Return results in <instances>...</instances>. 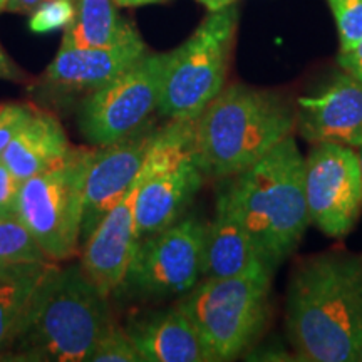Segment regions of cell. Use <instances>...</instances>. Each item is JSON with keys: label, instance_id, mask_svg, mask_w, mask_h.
Masks as SVG:
<instances>
[{"label": "cell", "instance_id": "1", "mask_svg": "<svg viewBox=\"0 0 362 362\" xmlns=\"http://www.w3.org/2000/svg\"><path fill=\"white\" fill-rule=\"evenodd\" d=\"M285 332L298 361L356 362L362 339V260L322 253L292 270Z\"/></svg>", "mask_w": 362, "mask_h": 362}, {"label": "cell", "instance_id": "19", "mask_svg": "<svg viewBox=\"0 0 362 362\" xmlns=\"http://www.w3.org/2000/svg\"><path fill=\"white\" fill-rule=\"evenodd\" d=\"M76 17L66 27L62 47H107L139 34L116 11L115 0H74Z\"/></svg>", "mask_w": 362, "mask_h": 362}, {"label": "cell", "instance_id": "9", "mask_svg": "<svg viewBox=\"0 0 362 362\" xmlns=\"http://www.w3.org/2000/svg\"><path fill=\"white\" fill-rule=\"evenodd\" d=\"M170 52H146L81 104L78 124L94 146L126 138L158 111Z\"/></svg>", "mask_w": 362, "mask_h": 362}, {"label": "cell", "instance_id": "3", "mask_svg": "<svg viewBox=\"0 0 362 362\" xmlns=\"http://www.w3.org/2000/svg\"><path fill=\"white\" fill-rule=\"evenodd\" d=\"M106 298L83 267H49L24 324L0 356L12 361L84 362L107 319Z\"/></svg>", "mask_w": 362, "mask_h": 362}, {"label": "cell", "instance_id": "32", "mask_svg": "<svg viewBox=\"0 0 362 362\" xmlns=\"http://www.w3.org/2000/svg\"><path fill=\"white\" fill-rule=\"evenodd\" d=\"M11 216H13L12 211H8L7 208L0 206V221H4L6 218H11Z\"/></svg>", "mask_w": 362, "mask_h": 362}, {"label": "cell", "instance_id": "35", "mask_svg": "<svg viewBox=\"0 0 362 362\" xmlns=\"http://www.w3.org/2000/svg\"><path fill=\"white\" fill-rule=\"evenodd\" d=\"M6 6H7V0H0V12L6 11Z\"/></svg>", "mask_w": 362, "mask_h": 362}, {"label": "cell", "instance_id": "13", "mask_svg": "<svg viewBox=\"0 0 362 362\" xmlns=\"http://www.w3.org/2000/svg\"><path fill=\"white\" fill-rule=\"evenodd\" d=\"M296 129L312 144L362 148V84L342 72L317 94L298 98Z\"/></svg>", "mask_w": 362, "mask_h": 362}, {"label": "cell", "instance_id": "22", "mask_svg": "<svg viewBox=\"0 0 362 362\" xmlns=\"http://www.w3.org/2000/svg\"><path fill=\"white\" fill-rule=\"evenodd\" d=\"M90 362H141L133 341H131L126 329H121L112 322H107L99 334L93 351Z\"/></svg>", "mask_w": 362, "mask_h": 362}, {"label": "cell", "instance_id": "33", "mask_svg": "<svg viewBox=\"0 0 362 362\" xmlns=\"http://www.w3.org/2000/svg\"><path fill=\"white\" fill-rule=\"evenodd\" d=\"M356 362H362V339L359 342V347H357V357H356Z\"/></svg>", "mask_w": 362, "mask_h": 362}, {"label": "cell", "instance_id": "5", "mask_svg": "<svg viewBox=\"0 0 362 362\" xmlns=\"http://www.w3.org/2000/svg\"><path fill=\"white\" fill-rule=\"evenodd\" d=\"M274 274L202 279L178 302L211 362L237 359L265 327Z\"/></svg>", "mask_w": 362, "mask_h": 362}, {"label": "cell", "instance_id": "15", "mask_svg": "<svg viewBox=\"0 0 362 362\" xmlns=\"http://www.w3.org/2000/svg\"><path fill=\"white\" fill-rule=\"evenodd\" d=\"M148 52L141 35L107 47H62L47 66L42 84L59 94H90L116 79Z\"/></svg>", "mask_w": 362, "mask_h": 362}, {"label": "cell", "instance_id": "31", "mask_svg": "<svg viewBox=\"0 0 362 362\" xmlns=\"http://www.w3.org/2000/svg\"><path fill=\"white\" fill-rule=\"evenodd\" d=\"M197 2H200L202 6H205L210 12H214V11H220V8L232 6V4H235V0H197Z\"/></svg>", "mask_w": 362, "mask_h": 362}, {"label": "cell", "instance_id": "27", "mask_svg": "<svg viewBox=\"0 0 362 362\" xmlns=\"http://www.w3.org/2000/svg\"><path fill=\"white\" fill-rule=\"evenodd\" d=\"M337 62L344 72L351 74L352 78L362 84V40L357 42L351 51L339 52Z\"/></svg>", "mask_w": 362, "mask_h": 362}, {"label": "cell", "instance_id": "25", "mask_svg": "<svg viewBox=\"0 0 362 362\" xmlns=\"http://www.w3.org/2000/svg\"><path fill=\"white\" fill-rule=\"evenodd\" d=\"M35 107L24 103H2L0 104V156L33 116Z\"/></svg>", "mask_w": 362, "mask_h": 362}, {"label": "cell", "instance_id": "16", "mask_svg": "<svg viewBox=\"0 0 362 362\" xmlns=\"http://www.w3.org/2000/svg\"><path fill=\"white\" fill-rule=\"evenodd\" d=\"M250 274H274L243 223L228 183L220 189L215 216L206 226L202 279H226Z\"/></svg>", "mask_w": 362, "mask_h": 362}, {"label": "cell", "instance_id": "6", "mask_svg": "<svg viewBox=\"0 0 362 362\" xmlns=\"http://www.w3.org/2000/svg\"><path fill=\"white\" fill-rule=\"evenodd\" d=\"M238 25V8L210 12L197 30L170 51L158 115L166 119L194 121L221 93Z\"/></svg>", "mask_w": 362, "mask_h": 362}, {"label": "cell", "instance_id": "8", "mask_svg": "<svg viewBox=\"0 0 362 362\" xmlns=\"http://www.w3.org/2000/svg\"><path fill=\"white\" fill-rule=\"evenodd\" d=\"M93 151L76 148L64 163L21 185L16 216L54 264L79 255L84 183Z\"/></svg>", "mask_w": 362, "mask_h": 362}, {"label": "cell", "instance_id": "14", "mask_svg": "<svg viewBox=\"0 0 362 362\" xmlns=\"http://www.w3.org/2000/svg\"><path fill=\"white\" fill-rule=\"evenodd\" d=\"M139 183L141 171L128 193L99 221L86 242L81 267L104 297L124 284L139 242L136 235V197Z\"/></svg>", "mask_w": 362, "mask_h": 362}, {"label": "cell", "instance_id": "11", "mask_svg": "<svg viewBox=\"0 0 362 362\" xmlns=\"http://www.w3.org/2000/svg\"><path fill=\"white\" fill-rule=\"evenodd\" d=\"M304 185L310 223L330 238L349 235L362 210V173L356 149L314 144L305 156Z\"/></svg>", "mask_w": 362, "mask_h": 362}, {"label": "cell", "instance_id": "26", "mask_svg": "<svg viewBox=\"0 0 362 362\" xmlns=\"http://www.w3.org/2000/svg\"><path fill=\"white\" fill-rule=\"evenodd\" d=\"M22 181L16 178V175L7 168L6 163L0 158V206L7 208L16 215L17 197H19Z\"/></svg>", "mask_w": 362, "mask_h": 362}, {"label": "cell", "instance_id": "18", "mask_svg": "<svg viewBox=\"0 0 362 362\" xmlns=\"http://www.w3.org/2000/svg\"><path fill=\"white\" fill-rule=\"evenodd\" d=\"M74 149L57 117L35 107L0 158L17 180L24 181L56 168Z\"/></svg>", "mask_w": 362, "mask_h": 362}, {"label": "cell", "instance_id": "10", "mask_svg": "<svg viewBox=\"0 0 362 362\" xmlns=\"http://www.w3.org/2000/svg\"><path fill=\"white\" fill-rule=\"evenodd\" d=\"M206 226L188 216L139 240L124 284L153 297L185 296L202 280Z\"/></svg>", "mask_w": 362, "mask_h": 362}, {"label": "cell", "instance_id": "2", "mask_svg": "<svg viewBox=\"0 0 362 362\" xmlns=\"http://www.w3.org/2000/svg\"><path fill=\"white\" fill-rule=\"evenodd\" d=\"M296 131V111L269 89L230 84L194 119L205 176L228 180L252 168Z\"/></svg>", "mask_w": 362, "mask_h": 362}, {"label": "cell", "instance_id": "24", "mask_svg": "<svg viewBox=\"0 0 362 362\" xmlns=\"http://www.w3.org/2000/svg\"><path fill=\"white\" fill-rule=\"evenodd\" d=\"M76 17L74 0H49L39 6L29 19V29L34 34H47L66 29Z\"/></svg>", "mask_w": 362, "mask_h": 362}, {"label": "cell", "instance_id": "7", "mask_svg": "<svg viewBox=\"0 0 362 362\" xmlns=\"http://www.w3.org/2000/svg\"><path fill=\"white\" fill-rule=\"evenodd\" d=\"M205 180L194 121L170 119L158 128L141 168L136 197V235L141 240L180 220Z\"/></svg>", "mask_w": 362, "mask_h": 362}, {"label": "cell", "instance_id": "30", "mask_svg": "<svg viewBox=\"0 0 362 362\" xmlns=\"http://www.w3.org/2000/svg\"><path fill=\"white\" fill-rule=\"evenodd\" d=\"M117 7H141V6H151V4H161L168 2V0H115Z\"/></svg>", "mask_w": 362, "mask_h": 362}, {"label": "cell", "instance_id": "21", "mask_svg": "<svg viewBox=\"0 0 362 362\" xmlns=\"http://www.w3.org/2000/svg\"><path fill=\"white\" fill-rule=\"evenodd\" d=\"M49 262L25 225L16 215L0 221V274L24 264Z\"/></svg>", "mask_w": 362, "mask_h": 362}, {"label": "cell", "instance_id": "29", "mask_svg": "<svg viewBox=\"0 0 362 362\" xmlns=\"http://www.w3.org/2000/svg\"><path fill=\"white\" fill-rule=\"evenodd\" d=\"M49 0H7L6 11L17 13H33L35 8Z\"/></svg>", "mask_w": 362, "mask_h": 362}, {"label": "cell", "instance_id": "20", "mask_svg": "<svg viewBox=\"0 0 362 362\" xmlns=\"http://www.w3.org/2000/svg\"><path fill=\"white\" fill-rule=\"evenodd\" d=\"M52 264H24L0 274V354L19 334L34 293Z\"/></svg>", "mask_w": 362, "mask_h": 362}, {"label": "cell", "instance_id": "17", "mask_svg": "<svg viewBox=\"0 0 362 362\" xmlns=\"http://www.w3.org/2000/svg\"><path fill=\"white\" fill-rule=\"evenodd\" d=\"M124 329L141 362H211L200 336L178 305L131 315Z\"/></svg>", "mask_w": 362, "mask_h": 362}, {"label": "cell", "instance_id": "23", "mask_svg": "<svg viewBox=\"0 0 362 362\" xmlns=\"http://www.w3.org/2000/svg\"><path fill=\"white\" fill-rule=\"evenodd\" d=\"M337 24L339 52H347L362 40V0H327Z\"/></svg>", "mask_w": 362, "mask_h": 362}, {"label": "cell", "instance_id": "34", "mask_svg": "<svg viewBox=\"0 0 362 362\" xmlns=\"http://www.w3.org/2000/svg\"><path fill=\"white\" fill-rule=\"evenodd\" d=\"M357 156H359V165H361V173H362V148L357 149Z\"/></svg>", "mask_w": 362, "mask_h": 362}, {"label": "cell", "instance_id": "28", "mask_svg": "<svg viewBox=\"0 0 362 362\" xmlns=\"http://www.w3.org/2000/svg\"><path fill=\"white\" fill-rule=\"evenodd\" d=\"M0 79L12 81V83H25L27 74L13 62V59L0 45Z\"/></svg>", "mask_w": 362, "mask_h": 362}, {"label": "cell", "instance_id": "12", "mask_svg": "<svg viewBox=\"0 0 362 362\" xmlns=\"http://www.w3.org/2000/svg\"><path fill=\"white\" fill-rule=\"evenodd\" d=\"M158 128L146 123L119 141L96 146L84 183L81 242H88L104 216L128 193L155 139Z\"/></svg>", "mask_w": 362, "mask_h": 362}, {"label": "cell", "instance_id": "4", "mask_svg": "<svg viewBox=\"0 0 362 362\" xmlns=\"http://www.w3.org/2000/svg\"><path fill=\"white\" fill-rule=\"evenodd\" d=\"M305 156L288 136L259 163L228 178L235 206L272 270L284 264L310 225Z\"/></svg>", "mask_w": 362, "mask_h": 362}]
</instances>
